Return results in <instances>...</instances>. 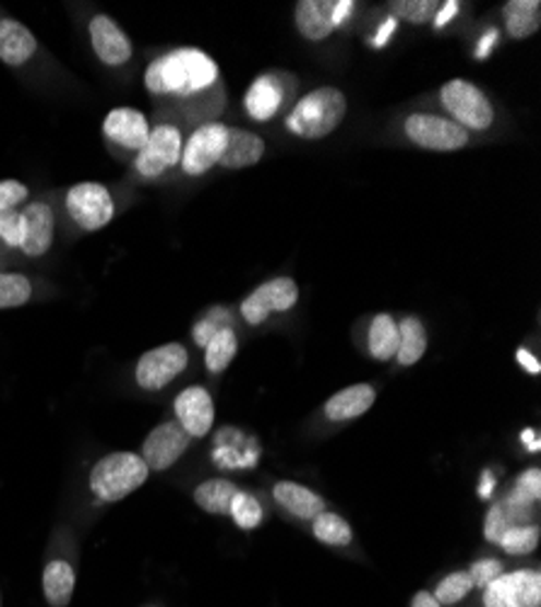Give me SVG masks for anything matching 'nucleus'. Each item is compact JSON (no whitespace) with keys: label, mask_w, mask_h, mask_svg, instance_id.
<instances>
[{"label":"nucleus","mask_w":541,"mask_h":607,"mask_svg":"<svg viewBox=\"0 0 541 607\" xmlns=\"http://www.w3.org/2000/svg\"><path fill=\"white\" fill-rule=\"evenodd\" d=\"M219 67L207 51L180 47L160 53L144 73L146 91L158 100H200L216 91Z\"/></svg>","instance_id":"1"},{"label":"nucleus","mask_w":541,"mask_h":607,"mask_svg":"<svg viewBox=\"0 0 541 607\" xmlns=\"http://www.w3.org/2000/svg\"><path fill=\"white\" fill-rule=\"evenodd\" d=\"M345 115H348V97L333 85H323L291 107L285 124L299 139L318 141L333 134L342 124Z\"/></svg>","instance_id":"2"},{"label":"nucleus","mask_w":541,"mask_h":607,"mask_svg":"<svg viewBox=\"0 0 541 607\" xmlns=\"http://www.w3.org/2000/svg\"><path fill=\"white\" fill-rule=\"evenodd\" d=\"M148 467L139 452H110L97 460L88 476L91 493L100 503H119L148 481Z\"/></svg>","instance_id":"3"},{"label":"nucleus","mask_w":541,"mask_h":607,"mask_svg":"<svg viewBox=\"0 0 541 607\" xmlns=\"http://www.w3.org/2000/svg\"><path fill=\"white\" fill-rule=\"evenodd\" d=\"M440 103L452 115V122H457L467 132H485L495 119L489 95L471 81H447L440 88Z\"/></svg>","instance_id":"4"},{"label":"nucleus","mask_w":541,"mask_h":607,"mask_svg":"<svg viewBox=\"0 0 541 607\" xmlns=\"http://www.w3.org/2000/svg\"><path fill=\"white\" fill-rule=\"evenodd\" d=\"M67 214L81 231H103L115 219V198L103 182L83 180L67 190Z\"/></svg>","instance_id":"5"},{"label":"nucleus","mask_w":541,"mask_h":607,"mask_svg":"<svg viewBox=\"0 0 541 607\" xmlns=\"http://www.w3.org/2000/svg\"><path fill=\"white\" fill-rule=\"evenodd\" d=\"M182 144H185V139H182L178 124L160 122L151 127L148 141L134 156V172L142 180L164 178L168 170L180 166Z\"/></svg>","instance_id":"6"},{"label":"nucleus","mask_w":541,"mask_h":607,"mask_svg":"<svg viewBox=\"0 0 541 607\" xmlns=\"http://www.w3.org/2000/svg\"><path fill=\"white\" fill-rule=\"evenodd\" d=\"M404 132L410 144L425 151H437V154H449V151H461L469 146L471 134L467 129L452 122L447 117L432 112H413L404 122Z\"/></svg>","instance_id":"7"},{"label":"nucleus","mask_w":541,"mask_h":607,"mask_svg":"<svg viewBox=\"0 0 541 607\" xmlns=\"http://www.w3.org/2000/svg\"><path fill=\"white\" fill-rule=\"evenodd\" d=\"M190 353L182 343H166L144 353L134 367V379L144 392H160L188 370Z\"/></svg>","instance_id":"8"},{"label":"nucleus","mask_w":541,"mask_h":607,"mask_svg":"<svg viewBox=\"0 0 541 607\" xmlns=\"http://www.w3.org/2000/svg\"><path fill=\"white\" fill-rule=\"evenodd\" d=\"M226 139H229V127L209 119V122L200 124L190 139L182 144V156H180V168L188 178H200L204 172L219 166L224 156Z\"/></svg>","instance_id":"9"},{"label":"nucleus","mask_w":541,"mask_h":607,"mask_svg":"<svg viewBox=\"0 0 541 607\" xmlns=\"http://www.w3.org/2000/svg\"><path fill=\"white\" fill-rule=\"evenodd\" d=\"M483 607H541V573L537 569L503 571L483 588Z\"/></svg>","instance_id":"10"},{"label":"nucleus","mask_w":541,"mask_h":607,"mask_svg":"<svg viewBox=\"0 0 541 607\" xmlns=\"http://www.w3.org/2000/svg\"><path fill=\"white\" fill-rule=\"evenodd\" d=\"M299 301V285L291 277H275L255 287L241 304V317L251 326H263L273 313L294 309Z\"/></svg>","instance_id":"11"},{"label":"nucleus","mask_w":541,"mask_h":607,"mask_svg":"<svg viewBox=\"0 0 541 607\" xmlns=\"http://www.w3.org/2000/svg\"><path fill=\"white\" fill-rule=\"evenodd\" d=\"M350 0H299L294 5V25L309 41L328 39L352 15Z\"/></svg>","instance_id":"12"},{"label":"nucleus","mask_w":541,"mask_h":607,"mask_svg":"<svg viewBox=\"0 0 541 607\" xmlns=\"http://www.w3.org/2000/svg\"><path fill=\"white\" fill-rule=\"evenodd\" d=\"M192 438L178 426V420H166L148 432L142 444V460L148 472H168L188 452Z\"/></svg>","instance_id":"13"},{"label":"nucleus","mask_w":541,"mask_h":607,"mask_svg":"<svg viewBox=\"0 0 541 607\" xmlns=\"http://www.w3.org/2000/svg\"><path fill=\"white\" fill-rule=\"evenodd\" d=\"M88 35H91V47L93 53L100 63L110 69L124 67V63L132 61L134 57V45L132 39L127 37V32L119 27L117 20L110 15L97 13L88 23Z\"/></svg>","instance_id":"14"},{"label":"nucleus","mask_w":541,"mask_h":607,"mask_svg":"<svg viewBox=\"0 0 541 607\" xmlns=\"http://www.w3.org/2000/svg\"><path fill=\"white\" fill-rule=\"evenodd\" d=\"M103 134L119 151H129L136 156L151 136V122L136 107H115L105 117Z\"/></svg>","instance_id":"15"},{"label":"nucleus","mask_w":541,"mask_h":607,"mask_svg":"<svg viewBox=\"0 0 541 607\" xmlns=\"http://www.w3.org/2000/svg\"><path fill=\"white\" fill-rule=\"evenodd\" d=\"M176 420L178 426L188 432L192 440L207 438L214 428V398L207 389L200 384H192L176 396Z\"/></svg>","instance_id":"16"},{"label":"nucleus","mask_w":541,"mask_h":607,"mask_svg":"<svg viewBox=\"0 0 541 607\" xmlns=\"http://www.w3.org/2000/svg\"><path fill=\"white\" fill-rule=\"evenodd\" d=\"M20 214H23L25 224V241L20 246V253L29 260L45 258L51 251L53 236H57V214H53V207L45 200H35L27 202Z\"/></svg>","instance_id":"17"},{"label":"nucleus","mask_w":541,"mask_h":607,"mask_svg":"<svg viewBox=\"0 0 541 607\" xmlns=\"http://www.w3.org/2000/svg\"><path fill=\"white\" fill-rule=\"evenodd\" d=\"M39 49L37 37L20 20L0 17V61L10 69L25 67Z\"/></svg>","instance_id":"18"},{"label":"nucleus","mask_w":541,"mask_h":607,"mask_svg":"<svg viewBox=\"0 0 541 607\" xmlns=\"http://www.w3.org/2000/svg\"><path fill=\"white\" fill-rule=\"evenodd\" d=\"M282 103L285 88L275 73H265L255 79L243 97L245 112L248 117L255 119V122H269V119L279 112Z\"/></svg>","instance_id":"19"},{"label":"nucleus","mask_w":541,"mask_h":607,"mask_svg":"<svg viewBox=\"0 0 541 607\" xmlns=\"http://www.w3.org/2000/svg\"><path fill=\"white\" fill-rule=\"evenodd\" d=\"M376 401V389L372 384H352L348 389H340L338 394H333L326 406H323V414L333 422H345L364 416L366 410L374 406Z\"/></svg>","instance_id":"20"},{"label":"nucleus","mask_w":541,"mask_h":607,"mask_svg":"<svg viewBox=\"0 0 541 607\" xmlns=\"http://www.w3.org/2000/svg\"><path fill=\"white\" fill-rule=\"evenodd\" d=\"M263 156H265V139L263 136L248 132V129L229 127V139H226L224 156L219 160L221 168H229V170L251 168V166L260 164Z\"/></svg>","instance_id":"21"},{"label":"nucleus","mask_w":541,"mask_h":607,"mask_svg":"<svg viewBox=\"0 0 541 607\" xmlns=\"http://www.w3.org/2000/svg\"><path fill=\"white\" fill-rule=\"evenodd\" d=\"M273 498L289 515L299 520H313L326 511V501L313 489L297 481H277L273 486Z\"/></svg>","instance_id":"22"},{"label":"nucleus","mask_w":541,"mask_h":607,"mask_svg":"<svg viewBox=\"0 0 541 607\" xmlns=\"http://www.w3.org/2000/svg\"><path fill=\"white\" fill-rule=\"evenodd\" d=\"M41 591L51 607H69L75 591V571L67 559H51L41 571Z\"/></svg>","instance_id":"23"},{"label":"nucleus","mask_w":541,"mask_h":607,"mask_svg":"<svg viewBox=\"0 0 541 607\" xmlns=\"http://www.w3.org/2000/svg\"><path fill=\"white\" fill-rule=\"evenodd\" d=\"M503 23L513 39H529L541 27V3L539 0H510L503 8Z\"/></svg>","instance_id":"24"},{"label":"nucleus","mask_w":541,"mask_h":607,"mask_svg":"<svg viewBox=\"0 0 541 607\" xmlns=\"http://www.w3.org/2000/svg\"><path fill=\"white\" fill-rule=\"evenodd\" d=\"M428 343H430L428 329L418 317H406L404 321H398V350H396L398 365L404 367L418 365L423 360Z\"/></svg>","instance_id":"25"},{"label":"nucleus","mask_w":541,"mask_h":607,"mask_svg":"<svg viewBox=\"0 0 541 607\" xmlns=\"http://www.w3.org/2000/svg\"><path fill=\"white\" fill-rule=\"evenodd\" d=\"M370 355L378 362H388L398 350V321L392 313H376L370 323V338H366Z\"/></svg>","instance_id":"26"},{"label":"nucleus","mask_w":541,"mask_h":607,"mask_svg":"<svg viewBox=\"0 0 541 607\" xmlns=\"http://www.w3.org/2000/svg\"><path fill=\"white\" fill-rule=\"evenodd\" d=\"M238 493L236 484L229 479H207L192 491L194 503L209 515H229L233 496Z\"/></svg>","instance_id":"27"},{"label":"nucleus","mask_w":541,"mask_h":607,"mask_svg":"<svg viewBox=\"0 0 541 607\" xmlns=\"http://www.w3.org/2000/svg\"><path fill=\"white\" fill-rule=\"evenodd\" d=\"M238 353V338L231 326H224L214 333V338L204 345V365L212 374H221L231 367Z\"/></svg>","instance_id":"28"},{"label":"nucleus","mask_w":541,"mask_h":607,"mask_svg":"<svg viewBox=\"0 0 541 607\" xmlns=\"http://www.w3.org/2000/svg\"><path fill=\"white\" fill-rule=\"evenodd\" d=\"M311 533L318 541L328 547H350L352 545V525L338 513L323 511L311 520Z\"/></svg>","instance_id":"29"},{"label":"nucleus","mask_w":541,"mask_h":607,"mask_svg":"<svg viewBox=\"0 0 541 607\" xmlns=\"http://www.w3.org/2000/svg\"><path fill=\"white\" fill-rule=\"evenodd\" d=\"M539 539H541V533H539L537 523L515 525L501 537L497 547H501L505 555H510V557H527L539 547Z\"/></svg>","instance_id":"30"},{"label":"nucleus","mask_w":541,"mask_h":607,"mask_svg":"<svg viewBox=\"0 0 541 607\" xmlns=\"http://www.w3.org/2000/svg\"><path fill=\"white\" fill-rule=\"evenodd\" d=\"M32 295H35V287L27 275L0 273V311L25 307Z\"/></svg>","instance_id":"31"},{"label":"nucleus","mask_w":541,"mask_h":607,"mask_svg":"<svg viewBox=\"0 0 541 607\" xmlns=\"http://www.w3.org/2000/svg\"><path fill=\"white\" fill-rule=\"evenodd\" d=\"M388 8H392L394 20H404L410 25H430L435 23L440 3L437 0H394Z\"/></svg>","instance_id":"32"},{"label":"nucleus","mask_w":541,"mask_h":607,"mask_svg":"<svg viewBox=\"0 0 541 607\" xmlns=\"http://www.w3.org/2000/svg\"><path fill=\"white\" fill-rule=\"evenodd\" d=\"M229 515L233 517V523L238 527L245 529V533H251V529H255L260 523H263V503H260L253 493L238 489V493L231 501Z\"/></svg>","instance_id":"33"},{"label":"nucleus","mask_w":541,"mask_h":607,"mask_svg":"<svg viewBox=\"0 0 541 607\" xmlns=\"http://www.w3.org/2000/svg\"><path fill=\"white\" fill-rule=\"evenodd\" d=\"M473 591V583L467 571H454L449 576L442 579L435 588V598L440 605H457Z\"/></svg>","instance_id":"34"},{"label":"nucleus","mask_w":541,"mask_h":607,"mask_svg":"<svg viewBox=\"0 0 541 607\" xmlns=\"http://www.w3.org/2000/svg\"><path fill=\"white\" fill-rule=\"evenodd\" d=\"M23 241H25V224L20 210L0 212V243L5 248H15V251H20Z\"/></svg>","instance_id":"35"},{"label":"nucleus","mask_w":541,"mask_h":607,"mask_svg":"<svg viewBox=\"0 0 541 607\" xmlns=\"http://www.w3.org/2000/svg\"><path fill=\"white\" fill-rule=\"evenodd\" d=\"M27 202H29V188L23 180H15V178L0 180V212L20 210L25 207Z\"/></svg>","instance_id":"36"},{"label":"nucleus","mask_w":541,"mask_h":607,"mask_svg":"<svg viewBox=\"0 0 541 607\" xmlns=\"http://www.w3.org/2000/svg\"><path fill=\"white\" fill-rule=\"evenodd\" d=\"M510 527H513V523H510V517H507L503 503L497 501L495 505H491V511L485 513V523H483V535H485V539L493 541V545H497V541H501V537H503Z\"/></svg>","instance_id":"37"},{"label":"nucleus","mask_w":541,"mask_h":607,"mask_svg":"<svg viewBox=\"0 0 541 607\" xmlns=\"http://www.w3.org/2000/svg\"><path fill=\"white\" fill-rule=\"evenodd\" d=\"M503 571H505V567L497 559H481V561H476L467 573H469V579L473 583V588H481L483 591L485 585L501 576Z\"/></svg>","instance_id":"38"},{"label":"nucleus","mask_w":541,"mask_h":607,"mask_svg":"<svg viewBox=\"0 0 541 607\" xmlns=\"http://www.w3.org/2000/svg\"><path fill=\"white\" fill-rule=\"evenodd\" d=\"M513 493L519 496V498H525V501H529V503H539V498H541V474H539V469H527V472L519 474L515 479Z\"/></svg>","instance_id":"39"},{"label":"nucleus","mask_w":541,"mask_h":607,"mask_svg":"<svg viewBox=\"0 0 541 607\" xmlns=\"http://www.w3.org/2000/svg\"><path fill=\"white\" fill-rule=\"evenodd\" d=\"M221 329H224V326H221ZM216 331H219V329H216L214 319H202V321L197 323V326H194V331H192L194 343L202 345V348H204V345H207V343L214 338V333H216Z\"/></svg>","instance_id":"40"},{"label":"nucleus","mask_w":541,"mask_h":607,"mask_svg":"<svg viewBox=\"0 0 541 607\" xmlns=\"http://www.w3.org/2000/svg\"><path fill=\"white\" fill-rule=\"evenodd\" d=\"M457 13H459V3H457V0H452V3L440 5L437 15H435V27H445V25H447V20H452Z\"/></svg>","instance_id":"41"},{"label":"nucleus","mask_w":541,"mask_h":607,"mask_svg":"<svg viewBox=\"0 0 541 607\" xmlns=\"http://www.w3.org/2000/svg\"><path fill=\"white\" fill-rule=\"evenodd\" d=\"M517 362L522 365L529 374H539L541 372V365H539L537 357L529 353V350H525V348L517 350Z\"/></svg>","instance_id":"42"},{"label":"nucleus","mask_w":541,"mask_h":607,"mask_svg":"<svg viewBox=\"0 0 541 607\" xmlns=\"http://www.w3.org/2000/svg\"><path fill=\"white\" fill-rule=\"evenodd\" d=\"M410 607H442V605L430 591H418L413 595V603H410Z\"/></svg>","instance_id":"43"},{"label":"nucleus","mask_w":541,"mask_h":607,"mask_svg":"<svg viewBox=\"0 0 541 607\" xmlns=\"http://www.w3.org/2000/svg\"><path fill=\"white\" fill-rule=\"evenodd\" d=\"M394 29H396V20H386V23L382 25V29H378V35L374 37V45L376 47H384L386 39L394 35Z\"/></svg>","instance_id":"44"},{"label":"nucleus","mask_w":541,"mask_h":607,"mask_svg":"<svg viewBox=\"0 0 541 607\" xmlns=\"http://www.w3.org/2000/svg\"><path fill=\"white\" fill-rule=\"evenodd\" d=\"M522 442L527 444L529 452H539V448H541V444H539V438H537V432H534V430H525V432H522Z\"/></svg>","instance_id":"45"},{"label":"nucleus","mask_w":541,"mask_h":607,"mask_svg":"<svg viewBox=\"0 0 541 607\" xmlns=\"http://www.w3.org/2000/svg\"><path fill=\"white\" fill-rule=\"evenodd\" d=\"M493 486H495L493 476H491L489 472H485V476H483V486H481V496H483V498H489L491 491H493Z\"/></svg>","instance_id":"46"},{"label":"nucleus","mask_w":541,"mask_h":607,"mask_svg":"<svg viewBox=\"0 0 541 607\" xmlns=\"http://www.w3.org/2000/svg\"><path fill=\"white\" fill-rule=\"evenodd\" d=\"M495 32H491L489 37H483V41H481V49H479V57L483 59L485 57V51H491V47H493V41H495Z\"/></svg>","instance_id":"47"}]
</instances>
